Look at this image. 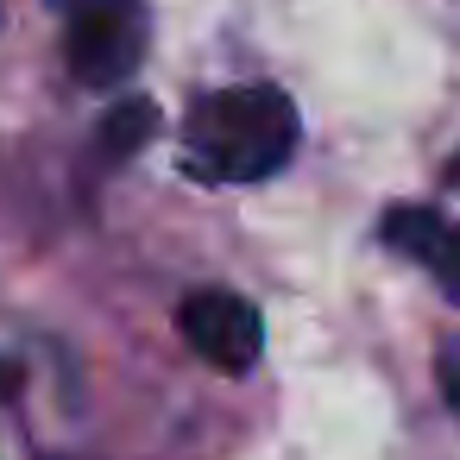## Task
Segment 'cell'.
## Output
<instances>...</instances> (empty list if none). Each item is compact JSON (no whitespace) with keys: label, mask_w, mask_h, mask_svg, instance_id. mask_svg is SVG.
Wrapping results in <instances>:
<instances>
[{"label":"cell","mask_w":460,"mask_h":460,"mask_svg":"<svg viewBox=\"0 0 460 460\" xmlns=\"http://www.w3.org/2000/svg\"><path fill=\"white\" fill-rule=\"evenodd\" d=\"M296 152V108L271 83L215 89L183 120V171L202 183H265Z\"/></svg>","instance_id":"6da1fadb"},{"label":"cell","mask_w":460,"mask_h":460,"mask_svg":"<svg viewBox=\"0 0 460 460\" xmlns=\"http://www.w3.org/2000/svg\"><path fill=\"white\" fill-rule=\"evenodd\" d=\"M64 20V64L83 89H114L146 58V7L139 0H51Z\"/></svg>","instance_id":"7a4b0ae2"},{"label":"cell","mask_w":460,"mask_h":460,"mask_svg":"<svg viewBox=\"0 0 460 460\" xmlns=\"http://www.w3.org/2000/svg\"><path fill=\"white\" fill-rule=\"evenodd\" d=\"M177 322H183V341H190L208 366H221V372H246V366L259 359V347H265L259 309H252L246 296H234V290H196V296L177 309Z\"/></svg>","instance_id":"3957f363"},{"label":"cell","mask_w":460,"mask_h":460,"mask_svg":"<svg viewBox=\"0 0 460 460\" xmlns=\"http://www.w3.org/2000/svg\"><path fill=\"white\" fill-rule=\"evenodd\" d=\"M385 240L410 259H422L435 271V284L460 303V221H441L435 208H391L385 215Z\"/></svg>","instance_id":"277c9868"},{"label":"cell","mask_w":460,"mask_h":460,"mask_svg":"<svg viewBox=\"0 0 460 460\" xmlns=\"http://www.w3.org/2000/svg\"><path fill=\"white\" fill-rule=\"evenodd\" d=\"M152 127H158V108H152V102H120V108L102 120V152H108V158H133V152L152 139Z\"/></svg>","instance_id":"5b68a950"},{"label":"cell","mask_w":460,"mask_h":460,"mask_svg":"<svg viewBox=\"0 0 460 460\" xmlns=\"http://www.w3.org/2000/svg\"><path fill=\"white\" fill-rule=\"evenodd\" d=\"M441 397L454 403V416H460V341H447L441 347Z\"/></svg>","instance_id":"8992f818"},{"label":"cell","mask_w":460,"mask_h":460,"mask_svg":"<svg viewBox=\"0 0 460 460\" xmlns=\"http://www.w3.org/2000/svg\"><path fill=\"white\" fill-rule=\"evenodd\" d=\"M0 391H13V366L7 359H0Z\"/></svg>","instance_id":"52a82bcc"},{"label":"cell","mask_w":460,"mask_h":460,"mask_svg":"<svg viewBox=\"0 0 460 460\" xmlns=\"http://www.w3.org/2000/svg\"><path fill=\"white\" fill-rule=\"evenodd\" d=\"M447 177H454V183H460V158H454V164H447Z\"/></svg>","instance_id":"ba28073f"}]
</instances>
